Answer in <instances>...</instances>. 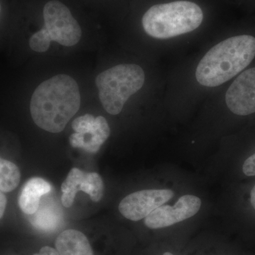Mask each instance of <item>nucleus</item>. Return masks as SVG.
Masks as SVG:
<instances>
[{
	"instance_id": "1",
	"label": "nucleus",
	"mask_w": 255,
	"mask_h": 255,
	"mask_svg": "<svg viewBox=\"0 0 255 255\" xmlns=\"http://www.w3.org/2000/svg\"><path fill=\"white\" fill-rule=\"evenodd\" d=\"M80 103L78 83L69 75L60 74L37 87L31 97L30 112L38 127L58 133L80 110Z\"/></svg>"
},
{
	"instance_id": "6",
	"label": "nucleus",
	"mask_w": 255,
	"mask_h": 255,
	"mask_svg": "<svg viewBox=\"0 0 255 255\" xmlns=\"http://www.w3.org/2000/svg\"><path fill=\"white\" fill-rule=\"evenodd\" d=\"M174 193L170 189H147L132 193L121 201L119 210L126 219L138 221L170 200Z\"/></svg>"
},
{
	"instance_id": "12",
	"label": "nucleus",
	"mask_w": 255,
	"mask_h": 255,
	"mask_svg": "<svg viewBox=\"0 0 255 255\" xmlns=\"http://www.w3.org/2000/svg\"><path fill=\"white\" fill-rule=\"evenodd\" d=\"M85 174L86 173L78 168H73L69 172L66 179L61 186L63 191L61 201L65 207L70 208L73 205L75 196L80 191V184L83 182Z\"/></svg>"
},
{
	"instance_id": "11",
	"label": "nucleus",
	"mask_w": 255,
	"mask_h": 255,
	"mask_svg": "<svg viewBox=\"0 0 255 255\" xmlns=\"http://www.w3.org/2000/svg\"><path fill=\"white\" fill-rule=\"evenodd\" d=\"M110 128L105 118L97 117L92 131L89 134H85V145L82 149L87 152L95 153L110 137Z\"/></svg>"
},
{
	"instance_id": "20",
	"label": "nucleus",
	"mask_w": 255,
	"mask_h": 255,
	"mask_svg": "<svg viewBox=\"0 0 255 255\" xmlns=\"http://www.w3.org/2000/svg\"><path fill=\"white\" fill-rule=\"evenodd\" d=\"M33 255H60L57 250L53 249L50 247L45 246L41 248L38 254Z\"/></svg>"
},
{
	"instance_id": "18",
	"label": "nucleus",
	"mask_w": 255,
	"mask_h": 255,
	"mask_svg": "<svg viewBox=\"0 0 255 255\" xmlns=\"http://www.w3.org/2000/svg\"><path fill=\"white\" fill-rule=\"evenodd\" d=\"M243 173L246 176H255V153L245 161L243 166Z\"/></svg>"
},
{
	"instance_id": "17",
	"label": "nucleus",
	"mask_w": 255,
	"mask_h": 255,
	"mask_svg": "<svg viewBox=\"0 0 255 255\" xmlns=\"http://www.w3.org/2000/svg\"><path fill=\"white\" fill-rule=\"evenodd\" d=\"M96 118L92 114L79 117L72 122V128L76 132L82 134H89L92 131L95 125Z\"/></svg>"
},
{
	"instance_id": "9",
	"label": "nucleus",
	"mask_w": 255,
	"mask_h": 255,
	"mask_svg": "<svg viewBox=\"0 0 255 255\" xmlns=\"http://www.w3.org/2000/svg\"><path fill=\"white\" fill-rule=\"evenodd\" d=\"M51 190L49 183L41 177H33L25 183L18 197V206L24 214L33 215L39 208L42 196Z\"/></svg>"
},
{
	"instance_id": "22",
	"label": "nucleus",
	"mask_w": 255,
	"mask_h": 255,
	"mask_svg": "<svg viewBox=\"0 0 255 255\" xmlns=\"http://www.w3.org/2000/svg\"><path fill=\"white\" fill-rule=\"evenodd\" d=\"M251 201L252 206L255 210V185L252 189L251 193Z\"/></svg>"
},
{
	"instance_id": "5",
	"label": "nucleus",
	"mask_w": 255,
	"mask_h": 255,
	"mask_svg": "<svg viewBox=\"0 0 255 255\" xmlns=\"http://www.w3.org/2000/svg\"><path fill=\"white\" fill-rule=\"evenodd\" d=\"M43 15L44 28L52 41L65 46H73L80 41L81 27L66 5L50 0L43 7Z\"/></svg>"
},
{
	"instance_id": "21",
	"label": "nucleus",
	"mask_w": 255,
	"mask_h": 255,
	"mask_svg": "<svg viewBox=\"0 0 255 255\" xmlns=\"http://www.w3.org/2000/svg\"><path fill=\"white\" fill-rule=\"evenodd\" d=\"M6 206V198L3 192L0 194V218L2 219L4 216L5 208Z\"/></svg>"
},
{
	"instance_id": "15",
	"label": "nucleus",
	"mask_w": 255,
	"mask_h": 255,
	"mask_svg": "<svg viewBox=\"0 0 255 255\" xmlns=\"http://www.w3.org/2000/svg\"><path fill=\"white\" fill-rule=\"evenodd\" d=\"M104 189L105 186L103 181L96 172L86 173L80 187V191L90 195V199L95 202H98L103 197Z\"/></svg>"
},
{
	"instance_id": "10",
	"label": "nucleus",
	"mask_w": 255,
	"mask_h": 255,
	"mask_svg": "<svg viewBox=\"0 0 255 255\" xmlns=\"http://www.w3.org/2000/svg\"><path fill=\"white\" fill-rule=\"evenodd\" d=\"M55 248L60 255H94L86 236L76 230H66L60 233L55 241Z\"/></svg>"
},
{
	"instance_id": "14",
	"label": "nucleus",
	"mask_w": 255,
	"mask_h": 255,
	"mask_svg": "<svg viewBox=\"0 0 255 255\" xmlns=\"http://www.w3.org/2000/svg\"><path fill=\"white\" fill-rule=\"evenodd\" d=\"M31 222L38 229L49 231L54 229L59 224L61 215L59 211L51 207L38 208Z\"/></svg>"
},
{
	"instance_id": "23",
	"label": "nucleus",
	"mask_w": 255,
	"mask_h": 255,
	"mask_svg": "<svg viewBox=\"0 0 255 255\" xmlns=\"http://www.w3.org/2000/svg\"><path fill=\"white\" fill-rule=\"evenodd\" d=\"M163 255H173L171 253H169V252H167V253H164Z\"/></svg>"
},
{
	"instance_id": "8",
	"label": "nucleus",
	"mask_w": 255,
	"mask_h": 255,
	"mask_svg": "<svg viewBox=\"0 0 255 255\" xmlns=\"http://www.w3.org/2000/svg\"><path fill=\"white\" fill-rule=\"evenodd\" d=\"M228 109L238 116L255 113V67L238 77L226 95Z\"/></svg>"
},
{
	"instance_id": "19",
	"label": "nucleus",
	"mask_w": 255,
	"mask_h": 255,
	"mask_svg": "<svg viewBox=\"0 0 255 255\" xmlns=\"http://www.w3.org/2000/svg\"><path fill=\"white\" fill-rule=\"evenodd\" d=\"M85 135L75 132L70 136V144L75 148H82L85 145Z\"/></svg>"
},
{
	"instance_id": "2",
	"label": "nucleus",
	"mask_w": 255,
	"mask_h": 255,
	"mask_svg": "<svg viewBox=\"0 0 255 255\" xmlns=\"http://www.w3.org/2000/svg\"><path fill=\"white\" fill-rule=\"evenodd\" d=\"M255 58V37H231L206 53L196 68V80L203 86H219L241 73Z\"/></svg>"
},
{
	"instance_id": "4",
	"label": "nucleus",
	"mask_w": 255,
	"mask_h": 255,
	"mask_svg": "<svg viewBox=\"0 0 255 255\" xmlns=\"http://www.w3.org/2000/svg\"><path fill=\"white\" fill-rule=\"evenodd\" d=\"M145 73L139 65L122 64L99 74L95 80L99 97L105 110L117 115L130 96L142 88Z\"/></svg>"
},
{
	"instance_id": "13",
	"label": "nucleus",
	"mask_w": 255,
	"mask_h": 255,
	"mask_svg": "<svg viewBox=\"0 0 255 255\" xmlns=\"http://www.w3.org/2000/svg\"><path fill=\"white\" fill-rule=\"evenodd\" d=\"M21 174L17 166L4 159L0 160V190L6 193L18 187Z\"/></svg>"
},
{
	"instance_id": "3",
	"label": "nucleus",
	"mask_w": 255,
	"mask_h": 255,
	"mask_svg": "<svg viewBox=\"0 0 255 255\" xmlns=\"http://www.w3.org/2000/svg\"><path fill=\"white\" fill-rule=\"evenodd\" d=\"M203 19L204 13L199 5L177 0L151 6L142 16V24L149 36L166 39L194 31Z\"/></svg>"
},
{
	"instance_id": "7",
	"label": "nucleus",
	"mask_w": 255,
	"mask_h": 255,
	"mask_svg": "<svg viewBox=\"0 0 255 255\" xmlns=\"http://www.w3.org/2000/svg\"><path fill=\"white\" fill-rule=\"evenodd\" d=\"M201 206V201L197 196L184 195L178 199L173 206H159L147 217L144 223L150 229L169 227L195 216Z\"/></svg>"
},
{
	"instance_id": "16",
	"label": "nucleus",
	"mask_w": 255,
	"mask_h": 255,
	"mask_svg": "<svg viewBox=\"0 0 255 255\" xmlns=\"http://www.w3.org/2000/svg\"><path fill=\"white\" fill-rule=\"evenodd\" d=\"M52 41L49 33L44 27L42 28L31 37L29 40L30 48L38 53H44L50 48Z\"/></svg>"
}]
</instances>
